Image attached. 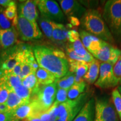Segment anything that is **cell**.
I'll list each match as a JSON object with an SVG mask.
<instances>
[{
  "instance_id": "1",
  "label": "cell",
  "mask_w": 121,
  "mask_h": 121,
  "mask_svg": "<svg viewBox=\"0 0 121 121\" xmlns=\"http://www.w3.org/2000/svg\"><path fill=\"white\" fill-rule=\"evenodd\" d=\"M32 49L39 67L52 73L56 79L69 71L67 57L60 50L42 45H35Z\"/></svg>"
},
{
  "instance_id": "2",
  "label": "cell",
  "mask_w": 121,
  "mask_h": 121,
  "mask_svg": "<svg viewBox=\"0 0 121 121\" xmlns=\"http://www.w3.org/2000/svg\"><path fill=\"white\" fill-rule=\"evenodd\" d=\"M80 24L83 30L90 34L111 44H116L102 15L98 10H87L80 19Z\"/></svg>"
},
{
  "instance_id": "3",
  "label": "cell",
  "mask_w": 121,
  "mask_h": 121,
  "mask_svg": "<svg viewBox=\"0 0 121 121\" xmlns=\"http://www.w3.org/2000/svg\"><path fill=\"white\" fill-rule=\"evenodd\" d=\"M102 16L116 43L121 44V0L107 1Z\"/></svg>"
},
{
  "instance_id": "4",
  "label": "cell",
  "mask_w": 121,
  "mask_h": 121,
  "mask_svg": "<svg viewBox=\"0 0 121 121\" xmlns=\"http://www.w3.org/2000/svg\"><path fill=\"white\" fill-rule=\"evenodd\" d=\"M94 121H120L112 97L104 95L95 98Z\"/></svg>"
},
{
  "instance_id": "5",
  "label": "cell",
  "mask_w": 121,
  "mask_h": 121,
  "mask_svg": "<svg viewBox=\"0 0 121 121\" xmlns=\"http://www.w3.org/2000/svg\"><path fill=\"white\" fill-rule=\"evenodd\" d=\"M24 52L20 48L19 44L3 51L0 54V76L9 75L19 62L22 61Z\"/></svg>"
},
{
  "instance_id": "6",
  "label": "cell",
  "mask_w": 121,
  "mask_h": 121,
  "mask_svg": "<svg viewBox=\"0 0 121 121\" xmlns=\"http://www.w3.org/2000/svg\"><path fill=\"white\" fill-rule=\"evenodd\" d=\"M14 27L19 37L24 41L39 40L43 36L37 22H31L20 15H18Z\"/></svg>"
},
{
  "instance_id": "7",
  "label": "cell",
  "mask_w": 121,
  "mask_h": 121,
  "mask_svg": "<svg viewBox=\"0 0 121 121\" xmlns=\"http://www.w3.org/2000/svg\"><path fill=\"white\" fill-rule=\"evenodd\" d=\"M37 4L41 16L57 23L62 24L66 21L65 14L56 1L38 0Z\"/></svg>"
},
{
  "instance_id": "8",
  "label": "cell",
  "mask_w": 121,
  "mask_h": 121,
  "mask_svg": "<svg viewBox=\"0 0 121 121\" xmlns=\"http://www.w3.org/2000/svg\"><path fill=\"white\" fill-rule=\"evenodd\" d=\"M121 83V80L117 78L113 72V65L104 62L100 64L99 77L94 84L96 87L107 89L116 87Z\"/></svg>"
},
{
  "instance_id": "9",
  "label": "cell",
  "mask_w": 121,
  "mask_h": 121,
  "mask_svg": "<svg viewBox=\"0 0 121 121\" xmlns=\"http://www.w3.org/2000/svg\"><path fill=\"white\" fill-rule=\"evenodd\" d=\"M121 56V49L114 45L104 42L99 51L93 57L102 62L108 63L114 66Z\"/></svg>"
},
{
  "instance_id": "10",
  "label": "cell",
  "mask_w": 121,
  "mask_h": 121,
  "mask_svg": "<svg viewBox=\"0 0 121 121\" xmlns=\"http://www.w3.org/2000/svg\"><path fill=\"white\" fill-rule=\"evenodd\" d=\"M63 13L68 17H75L81 19L86 11V9L81 3L74 0H60L58 1Z\"/></svg>"
},
{
  "instance_id": "11",
  "label": "cell",
  "mask_w": 121,
  "mask_h": 121,
  "mask_svg": "<svg viewBox=\"0 0 121 121\" xmlns=\"http://www.w3.org/2000/svg\"><path fill=\"white\" fill-rule=\"evenodd\" d=\"M79 34L85 48L94 56L102 47L104 41L83 29L80 30Z\"/></svg>"
},
{
  "instance_id": "12",
  "label": "cell",
  "mask_w": 121,
  "mask_h": 121,
  "mask_svg": "<svg viewBox=\"0 0 121 121\" xmlns=\"http://www.w3.org/2000/svg\"><path fill=\"white\" fill-rule=\"evenodd\" d=\"M17 11L18 15H20L31 22H37L39 18L37 1L28 0L20 3Z\"/></svg>"
},
{
  "instance_id": "13",
  "label": "cell",
  "mask_w": 121,
  "mask_h": 121,
  "mask_svg": "<svg viewBox=\"0 0 121 121\" xmlns=\"http://www.w3.org/2000/svg\"><path fill=\"white\" fill-rule=\"evenodd\" d=\"M17 33L15 27L9 29L0 28V48L3 51L17 44Z\"/></svg>"
},
{
  "instance_id": "14",
  "label": "cell",
  "mask_w": 121,
  "mask_h": 121,
  "mask_svg": "<svg viewBox=\"0 0 121 121\" xmlns=\"http://www.w3.org/2000/svg\"><path fill=\"white\" fill-rule=\"evenodd\" d=\"M95 98H90L72 121H94Z\"/></svg>"
},
{
  "instance_id": "15",
  "label": "cell",
  "mask_w": 121,
  "mask_h": 121,
  "mask_svg": "<svg viewBox=\"0 0 121 121\" xmlns=\"http://www.w3.org/2000/svg\"><path fill=\"white\" fill-rule=\"evenodd\" d=\"M33 112V104L31 102L20 105L10 112L11 121H22L30 117Z\"/></svg>"
},
{
  "instance_id": "16",
  "label": "cell",
  "mask_w": 121,
  "mask_h": 121,
  "mask_svg": "<svg viewBox=\"0 0 121 121\" xmlns=\"http://www.w3.org/2000/svg\"><path fill=\"white\" fill-rule=\"evenodd\" d=\"M69 30L62 24L55 22L52 33V40L58 44L62 45L67 41Z\"/></svg>"
},
{
  "instance_id": "17",
  "label": "cell",
  "mask_w": 121,
  "mask_h": 121,
  "mask_svg": "<svg viewBox=\"0 0 121 121\" xmlns=\"http://www.w3.org/2000/svg\"><path fill=\"white\" fill-rule=\"evenodd\" d=\"M100 64V63L99 60L95 58L93 62L89 63L88 70L83 78L86 83L90 84H95L99 77Z\"/></svg>"
},
{
  "instance_id": "18",
  "label": "cell",
  "mask_w": 121,
  "mask_h": 121,
  "mask_svg": "<svg viewBox=\"0 0 121 121\" xmlns=\"http://www.w3.org/2000/svg\"><path fill=\"white\" fill-rule=\"evenodd\" d=\"M69 65V71L73 73L80 78H84L88 70L89 64L85 62L68 60Z\"/></svg>"
},
{
  "instance_id": "19",
  "label": "cell",
  "mask_w": 121,
  "mask_h": 121,
  "mask_svg": "<svg viewBox=\"0 0 121 121\" xmlns=\"http://www.w3.org/2000/svg\"><path fill=\"white\" fill-rule=\"evenodd\" d=\"M35 75L39 85H48L55 82L56 80L52 73L39 67L36 71Z\"/></svg>"
},
{
  "instance_id": "20",
  "label": "cell",
  "mask_w": 121,
  "mask_h": 121,
  "mask_svg": "<svg viewBox=\"0 0 121 121\" xmlns=\"http://www.w3.org/2000/svg\"><path fill=\"white\" fill-rule=\"evenodd\" d=\"M38 22L40 28L43 33L44 34L45 37L48 39L52 40V33L55 22L47 19L42 16H40L38 18Z\"/></svg>"
},
{
  "instance_id": "21",
  "label": "cell",
  "mask_w": 121,
  "mask_h": 121,
  "mask_svg": "<svg viewBox=\"0 0 121 121\" xmlns=\"http://www.w3.org/2000/svg\"><path fill=\"white\" fill-rule=\"evenodd\" d=\"M75 74L69 71L63 77L56 80L57 88L69 90L75 84Z\"/></svg>"
},
{
  "instance_id": "22",
  "label": "cell",
  "mask_w": 121,
  "mask_h": 121,
  "mask_svg": "<svg viewBox=\"0 0 121 121\" xmlns=\"http://www.w3.org/2000/svg\"><path fill=\"white\" fill-rule=\"evenodd\" d=\"M22 84L26 89L32 92V95L34 94L39 87V85L38 82V80L36 77L35 73H30L25 78L22 80Z\"/></svg>"
},
{
  "instance_id": "23",
  "label": "cell",
  "mask_w": 121,
  "mask_h": 121,
  "mask_svg": "<svg viewBox=\"0 0 121 121\" xmlns=\"http://www.w3.org/2000/svg\"><path fill=\"white\" fill-rule=\"evenodd\" d=\"M86 89V84L85 82L81 83H75L68 90L67 97L69 100H74L77 99L78 96L85 92Z\"/></svg>"
},
{
  "instance_id": "24",
  "label": "cell",
  "mask_w": 121,
  "mask_h": 121,
  "mask_svg": "<svg viewBox=\"0 0 121 121\" xmlns=\"http://www.w3.org/2000/svg\"><path fill=\"white\" fill-rule=\"evenodd\" d=\"M25 103H25L21 98H20L14 91L13 90H10L8 98L5 103L8 110V112L13 111L20 105Z\"/></svg>"
},
{
  "instance_id": "25",
  "label": "cell",
  "mask_w": 121,
  "mask_h": 121,
  "mask_svg": "<svg viewBox=\"0 0 121 121\" xmlns=\"http://www.w3.org/2000/svg\"><path fill=\"white\" fill-rule=\"evenodd\" d=\"M1 84H4L7 88L11 90L22 85V79L19 76L9 74L2 77Z\"/></svg>"
},
{
  "instance_id": "26",
  "label": "cell",
  "mask_w": 121,
  "mask_h": 121,
  "mask_svg": "<svg viewBox=\"0 0 121 121\" xmlns=\"http://www.w3.org/2000/svg\"><path fill=\"white\" fill-rule=\"evenodd\" d=\"M11 90L14 91L16 94V95L25 103L30 102V98L32 95V92L29 89H26L25 87H24L22 84Z\"/></svg>"
},
{
  "instance_id": "27",
  "label": "cell",
  "mask_w": 121,
  "mask_h": 121,
  "mask_svg": "<svg viewBox=\"0 0 121 121\" xmlns=\"http://www.w3.org/2000/svg\"><path fill=\"white\" fill-rule=\"evenodd\" d=\"M112 99L119 121H121V95L117 88L114 89L112 92Z\"/></svg>"
},
{
  "instance_id": "28",
  "label": "cell",
  "mask_w": 121,
  "mask_h": 121,
  "mask_svg": "<svg viewBox=\"0 0 121 121\" xmlns=\"http://www.w3.org/2000/svg\"><path fill=\"white\" fill-rule=\"evenodd\" d=\"M4 13L5 16L10 21H12L13 26H15L17 19V7L16 4L9 6L4 10Z\"/></svg>"
},
{
  "instance_id": "29",
  "label": "cell",
  "mask_w": 121,
  "mask_h": 121,
  "mask_svg": "<svg viewBox=\"0 0 121 121\" xmlns=\"http://www.w3.org/2000/svg\"><path fill=\"white\" fill-rule=\"evenodd\" d=\"M67 46L72 48L77 54H79L81 56H86L89 53L86 49L85 48L82 42L80 40V38L76 40L73 43H69Z\"/></svg>"
},
{
  "instance_id": "30",
  "label": "cell",
  "mask_w": 121,
  "mask_h": 121,
  "mask_svg": "<svg viewBox=\"0 0 121 121\" xmlns=\"http://www.w3.org/2000/svg\"><path fill=\"white\" fill-rule=\"evenodd\" d=\"M4 11L2 9H0V28L6 30L14 27L11 21L7 19L5 16Z\"/></svg>"
},
{
  "instance_id": "31",
  "label": "cell",
  "mask_w": 121,
  "mask_h": 121,
  "mask_svg": "<svg viewBox=\"0 0 121 121\" xmlns=\"http://www.w3.org/2000/svg\"><path fill=\"white\" fill-rule=\"evenodd\" d=\"M67 90L57 88L55 102L58 104H60L67 101L69 100L67 97Z\"/></svg>"
},
{
  "instance_id": "32",
  "label": "cell",
  "mask_w": 121,
  "mask_h": 121,
  "mask_svg": "<svg viewBox=\"0 0 121 121\" xmlns=\"http://www.w3.org/2000/svg\"><path fill=\"white\" fill-rule=\"evenodd\" d=\"M9 93L10 90L4 84H0V104L6 103Z\"/></svg>"
},
{
  "instance_id": "33",
  "label": "cell",
  "mask_w": 121,
  "mask_h": 121,
  "mask_svg": "<svg viewBox=\"0 0 121 121\" xmlns=\"http://www.w3.org/2000/svg\"><path fill=\"white\" fill-rule=\"evenodd\" d=\"M78 39H80V34L78 31L75 29L69 30L67 34V40L69 43H73Z\"/></svg>"
},
{
  "instance_id": "34",
  "label": "cell",
  "mask_w": 121,
  "mask_h": 121,
  "mask_svg": "<svg viewBox=\"0 0 121 121\" xmlns=\"http://www.w3.org/2000/svg\"><path fill=\"white\" fill-rule=\"evenodd\" d=\"M113 72L115 76L121 80V56L113 66Z\"/></svg>"
},
{
  "instance_id": "35",
  "label": "cell",
  "mask_w": 121,
  "mask_h": 121,
  "mask_svg": "<svg viewBox=\"0 0 121 121\" xmlns=\"http://www.w3.org/2000/svg\"><path fill=\"white\" fill-rule=\"evenodd\" d=\"M22 61H20L16 65V66L14 67V69H13V70L12 71L10 74L14 76H19L21 73V72H22Z\"/></svg>"
},
{
  "instance_id": "36",
  "label": "cell",
  "mask_w": 121,
  "mask_h": 121,
  "mask_svg": "<svg viewBox=\"0 0 121 121\" xmlns=\"http://www.w3.org/2000/svg\"><path fill=\"white\" fill-rule=\"evenodd\" d=\"M15 4H16V3L12 0H0V6L6 9Z\"/></svg>"
},
{
  "instance_id": "37",
  "label": "cell",
  "mask_w": 121,
  "mask_h": 121,
  "mask_svg": "<svg viewBox=\"0 0 121 121\" xmlns=\"http://www.w3.org/2000/svg\"><path fill=\"white\" fill-rule=\"evenodd\" d=\"M0 121H11L10 112L0 113Z\"/></svg>"
},
{
  "instance_id": "38",
  "label": "cell",
  "mask_w": 121,
  "mask_h": 121,
  "mask_svg": "<svg viewBox=\"0 0 121 121\" xmlns=\"http://www.w3.org/2000/svg\"><path fill=\"white\" fill-rule=\"evenodd\" d=\"M50 116H51V114H50L49 109L39 115V117L41 121H49Z\"/></svg>"
},
{
  "instance_id": "39",
  "label": "cell",
  "mask_w": 121,
  "mask_h": 121,
  "mask_svg": "<svg viewBox=\"0 0 121 121\" xmlns=\"http://www.w3.org/2000/svg\"><path fill=\"white\" fill-rule=\"evenodd\" d=\"M69 21L71 26H78L80 25V21L78 18L75 17H69Z\"/></svg>"
},
{
  "instance_id": "40",
  "label": "cell",
  "mask_w": 121,
  "mask_h": 121,
  "mask_svg": "<svg viewBox=\"0 0 121 121\" xmlns=\"http://www.w3.org/2000/svg\"><path fill=\"white\" fill-rule=\"evenodd\" d=\"M28 121H41L39 116H30L27 118Z\"/></svg>"
},
{
  "instance_id": "41",
  "label": "cell",
  "mask_w": 121,
  "mask_h": 121,
  "mask_svg": "<svg viewBox=\"0 0 121 121\" xmlns=\"http://www.w3.org/2000/svg\"><path fill=\"white\" fill-rule=\"evenodd\" d=\"M117 89H118V91H119V94H120L121 95V83L118 86Z\"/></svg>"
},
{
  "instance_id": "42",
  "label": "cell",
  "mask_w": 121,
  "mask_h": 121,
  "mask_svg": "<svg viewBox=\"0 0 121 121\" xmlns=\"http://www.w3.org/2000/svg\"><path fill=\"white\" fill-rule=\"evenodd\" d=\"M22 121H27V118H26V119H24V120H22Z\"/></svg>"
}]
</instances>
